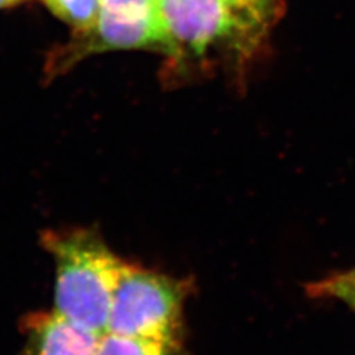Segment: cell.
I'll use <instances>...</instances> for the list:
<instances>
[{"label": "cell", "instance_id": "6da1fadb", "mask_svg": "<svg viewBox=\"0 0 355 355\" xmlns=\"http://www.w3.org/2000/svg\"><path fill=\"white\" fill-rule=\"evenodd\" d=\"M40 241L55 263L53 311L104 335L125 262L92 228L46 230Z\"/></svg>", "mask_w": 355, "mask_h": 355}, {"label": "cell", "instance_id": "8fae6325", "mask_svg": "<svg viewBox=\"0 0 355 355\" xmlns=\"http://www.w3.org/2000/svg\"><path fill=\"white\" fill-rule=\"evenodd\" d=\"M342 275L345 277L347 280H349L351 283L355 284V268H352V270H349V271H345V272H342Z\"/></svg>", "mask_w": 355, "mask_h": 355}, {"label": "cell", "instance_id": "ba28073f", "mask_svg": "<svg viewBox=\"0 0 355 355\" xmlns=\"http://www.w3.org/2000/svg\"><path fill=\"white\" fill-rule=\"evenodd\" d=\"M308 293L313 297L338 299L355 314V284L347 280L342 272L330 274L324 279L308 284Z\"/></svg>", "mask_w": 355, "mask_h": 355}, {"label": "cell", "instance_id": "5b68a950", "mask_svg": "<svg viewBox=\"0 0 355 355\" xmlns=\"http://www.w3.org/2000/svg\"><path fill=\"white\" fill-rule=\"evenodd\" d=\"M21 333L24 336L22 355H98L101 338L53 309L26 315Z\"/></svg>", "mask_w": 355, "mask_h": 355}, {"label": "cell", "instance_id": "7a4b0ae2", "mask_svg": "<svg viewBox=\"0 0 355 355\" xmlns=\"http://www.w3.org/2000/svg\"><path fill=\"white\" fill-rule=\"evenodd\" d=\"M157 9L169 40L168 57L176 62L218 49L250 53L270 28L224 0H157Z\"/></svg>", "mask_w": 355, "mask_h": 355}, {"label": "cell", "instance_id": "3957f363", "mask_svg": "<svg viewBox=\"0 0 355 355\" xmlns=\"http://www.w3.org/2000/svg\"><path fill=\"white\" fill-rule=\"evenodd\" d=\"M190 282L125 262L111 302L107 331L181 342Z\"/></svg>", "mask_w": 355, "mask_h": 355}, {"label": "cell", "instance_id": "52a82bcc", "mask_svg": "<svg viewBox=\"0 0 355 355\" xmlns=\"http://www.w3.org/2000/svg\"><path fill=\"white\" fill-rule=\"evenodd\" d=\"M53 15L74 27V31L91 28L101 10V0H43Z\"/></svg>", "mask_w": 355, "mask_h": 355}, {"label": "cell", "instance_id": "30bf717a", "mask_svg": "<svg viewBox=\"0 0 355 355\" xmlns=\"http://www.w3.org/2000/svg\"><path fill=\"white\" fill-rule=\"evenodd\" d=\"M21 2H26V0H0V8H9V6H15Z\"/></svg>", "mask_w": 355, "mask_h": 355}, {"label": "cell", "instance_id": "8992f818", "mask_svg": "<svg viewBox=\"0 0 355 355\" xmlns=\"http://www.w3.org/2000/svg\"><path fill=\"white\" fill-rule=\"evenodd\" d=\"M98 355H182V342L105 331L99 338Z\"/></svg>", "mask_w": 355, "mask_h": 355}, {"label": "cell", "instance_id": "277c9868", "mask_svg": "<svg viewBox=\"0 0 355 355\" xmlns=\"http://www.w3.org/2000/svg\"><path fill=\"white\" fill-rule=\"evenodd\" d=\"M130 49H150L169 55V40L157 5L148 12H121L101 8L91 28L74 31V40L64 49L67 53L61 62L70 67L87 55Z\"/></svg>", "mask_w": 355, "mask_h": 355}, {"label": "cell", "instance_id": "7c38bea8", "mask_svg": "<svg viewBox=\"0 0 355 355\" xmlns=\"http://www.w3.org/2000/svg\"><path fill=\"white\" fill-rule=\"evenodd\" d=\"M154 2H157V0H154Z\"/></svg>", "mask_w": 355, "mask_h": 355}, {"label": "cell", "instance_id": "9c48e42d", "mask_svg": "<svg viewBox=\"0 0 355 355\" xmlns=\"http://www.w3.org/2000/svg\"><path fill=\"white\" fill-rule=\"evenodd\" d=\"M224 2L266 26H271L280 12V0H224Z\"/></svg>", "mask_w": 355, "mask_h": 355}]
</instances>
